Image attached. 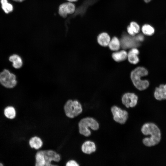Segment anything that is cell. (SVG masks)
Returning <instances> with one entry per match:
<instances>
[{
  "mask_svg": "<svg viewBox=\"0 0 166 166\" xmlns=\"http://www.w3.org/2000/svg\"><path fill=\"white\" fill-rule=\"evenodd\" d=\"M65 166H79L80 165L74 160L70 159L68 160L66 163Z\"/></svg>",
  "mask_w": 166,
  "mask_h": 166,
  "instance_id": "cell-24",
  "label": "cell"
},
{
  "mask_svg": "<svg viewBox=\"0 0 166 166\" xmlns=\"http://www.w3.org/2000/svg\"><path fill=\"white\" fill-rule=\"evenodd\" d=\"M3 165L2 164V163H0V166H3Z\"/></svg>",
  "mask_w": 166,
  "mask_h": 166,
  "instance_id": "cell-29",
  "label": "cell"
},
{
  "mask_svg": "<svg viewBox=\"0 0 166 166\" xmlns=\"http://www.w3.org/2000/svg\"><path fill=\"white\" fill-rule=\"evenodd\" d=\"M0 83L5 87L13 88L17 84L16 76L8 70L5 69L0 73Z\"/></svg>",
  "mask_w": 166,
  "mask_h": 166,
  "instance_id": "cell-5",
  "label": "cell"
},
{
  "mask_svg": "<svg viewBox=\"0 0 166 166\" xmlns=\"http://www.w3.org/2000/svg\"><path fill=\"white\" fill-rule=\"evenodd\" d=\"M122 43V45L123 47L124 48H127L130 47H133L136 46V45L134 42V40L131 39L125 38L124 39H123Z\"/></svg>",
  "mask_w": 166,
  "mask_h": 166,
  "instance_id": "cell-23",
  "label": "cell"
},
{
  "mask_svg": "<svg viewBox=\"0 0 166 166\" xmlns=\"http://www.w3.org/2000/svg\"><path fill=\"white\" fill-rule=\"evenodd\" d=\"M9 60L12 63L13 66L15 69H20L22 65V59L18 54H14L11 55L9 57Z\"/></svg>",
  "mask_w": 166,
  "mask_h": 166,
  "instance_id": "cell-14",
  "label": "cell"
},
{
  "mask_svg": "<svg viewBox=\"0 0 166 166\" xmlns=\"http://www.w3.org/2000/svg\"><path fill=\"white\" fill-rule=\"evenodd\" d=\"M68 1H69V2H75L77 1V0H67Z\"/></svg>",
  "mask_w": 166,
  "mask_h": 166,
  "instance_id": "cell-27",
  "label": "cell"
},
{
  "mask_svg": "<svg viewBox=\"0 0 166 166\" xmlns=\"http://www.w3.org/2000/svg\"><path fill=\"white\" fill-rule=\"evenodd\" d=\"M79 133L88 137L91 134L90 128L93 130H97L99 128V124L97 121L91 117H85L81 119L78 123Z\"/></svg>",
  "mask_w": 166,
  "mask_h": 166,
  "instance_id": "cell-3",
  "label": "cell"
},
{
  "mask_svg": "<svg viewBox=\"0 0 166 166\" xmlns=\"http://www.w3.org/2000/svg\"><path fill=\"white\" fill-rule=\"evenodd\" d=\"M63 108L65 115L70 118L77 117L82 113L83 110L81 103L77 100H68Z\"/></svg>",
  "mask_w": 166,
  "mask_h": 166,
  "instance_id": "cell-4",
  "label": "cell"
},
{
  "mask_svg": "<svg viewBox=\"0 0 166 166\" xmlns=\"http://www.w3.org/2000/svg\"><path fill=\"white\" fill-rule=\"evenodd\" d=\"M0 2L2 8L6 14H8L12 11L13 10V6L8 3L7 0H1Z\"/></svg>",
  "mask_w": 166,
  "mask_h": 166,
  "instance_id": "cell-20",
  "label": "cell"
},
{
  "mask_svg": "<svg viewBox=\"0 0 166 166\" xmlns=\"http://www.w3.org/2000/svg\"><path fill=\"white\" fill-rule=\"evenodd\" d=\"M138 97L135 94L126 93L124 94L122 97V104L127 108H133L137 104Z\"/></svg>",
  "mask_w": 166,
  "mask_h": 166,
  "instance_id": "cell-8",
  "label": "cell"
},
{
  "mask_svg": "<svg viewBox=\"0 0 166 166\" xmlns=\"http://www.w3.org/2000/svg\"><path fill=\"white\" fill-rule=\"evenodd\" d=\"M14 1L17 2H22L25 0H13Z\"/></svg>",
  "mask_w": 166,
  "mask_h": 166,
  "instance_id": "cell-26",
  "label": "cell"
},
{
  "mask_svg": "<svg viewBox=\"0 0 166 166\" xmlns=\"http://www.w3.org/2000/svg\"><path fill=\"white\" fill-rule=\"evenodd\" d=\"M148 70L143 67H138L134 69L131 73V78L135 86L138 90H143L147 89L149 85L148 81L142 79V77L148 75Z\"/></svg>",
  "mask_w": 166,
  "mask_h": 166,
  "instance_id": "cell-2",
  "label": "cell"
},
{
  "mask_svg": "<svg viewBox=\"0 0 166 166\" xmlns=\"http://www.w3.org/2000/svg\"><path fill=\"white\" fill-rule=\"evenodd\" d=\"M110 40V36L105 32L100 34L97 38V41L99 44L104 47L108 45Z\"/></svg>",
  "mask_w": 166,
  "mask_h": 166,
  "instance_id": "cell-16",
  "label": "cell"
},
{
  "mask_svg": "<svg viewBox=\"0 0 166 166\" xmlns=\"http://www.w3.org/2000/svg\"><path fill=\"white\" fill-rule=\"evenodd\" d=\"M81 149L83 153L90 155L96 151V147L94 142L91 140H87L82 143Z\"/></svg>",
  "mask_w": 166,
  "mask_h": 166,
  "instance_id": "cell-10",
  "label": "cell"
},
{
  "mask_svg": "<svg viewBox=\"0 0 166 166\" xmlns=\"http://www.w3.org/2000/svg\"><path fill=\"white\" fill-rule=\"evenodd\" d=\"M35 166H44L45 160L43 150H38L37 151L35 156Z\"/></svg>",
  "mask_w": 166,
  "mask_h": 166,
  "instance_id": "cell-15",
  "label": "cell"
},
{
  "mask_svg": "<svg viewBox=\"0 0 166 166\" xmlns=\"http://www.w3.org/2000/svg\"><path fill=\"white\" fill-rule=\"evenodd\" d=\"M108 46L111 50L115 51H117L120 48L121 42L117 37H114L110 40Z\"/></svg>",
  "mask_w": 166,
  "mask_h": 166,
  "instance_id": "cell-19",
  "label": "cell"
},
{
  "mask_svg": "<svg viewBox=\"0 0 166 166\" xmlns=\"http://www.w3.org/2000/svg\"><path fill=\"white\" fill-rule=\"evenodd\" d=\"M127 55V53L125 51L122 50L113 53L112 54V57L116 61L120 62L126 59Z\"/></svg>",
  "mask_w": 166,
  "mask_h": 166,
  "instance_id": "cell-17",
  "label": "cell"
},
{
  "mask_svg": "<svg viewBox=\"0 0 166 166\" xmlns=\"http://www.w3.org/2000/svg\"><path fill=\"white\" fill-rule=\"evenodd\" d=\"M45 160V166H58L57 163L60 161V155L52 149L43 150Z\"/></svg>",
  "mask_w": 166,
  "mask_h": 166,
  "instance_id": "cell-6",
  "label": "cell"
},
{
  "mask_svg": "<svg viewBox=\"0 0 166 166\" xmlns=\"http://www.w3.org/2000/svg\"><path fill=\"white\" fill-rule=\"evenodd\" d=\"M146 3L149 2L151 0H143Z\"/></svg>",
  "mask_w": 166,
  "mask_h": 166,
  "instance_id": "cell-28",
  "label": "cell"
},
{
  "mask_svg": "<svg viewBox=\"0 0 166 166\" xmlns=\"http://www.w3.org/2000/svg\"><path fill=\"white\" fill-rule=\"evenodd\" d=\"M75 5L69 2L61 4L59 8V13L60 16L63 18L66 17L67 14H72L75 10Z\"/></svg>",
  "mask_w": 166,
  "mask_h": 166,
  "instance_id": "cell-9",
  "label": "cell"
},
{
  "mask_svg": "<svg viewBox=\"0 0 166 166\" xmlns=\"http://www.w3.org/2000/svg\"><path fill=\"white\" fill-rule=\"evenodd\" d=\"M142 133L145 135H150L149 137H146L143 140V143L145 146L151 147L157 144L161 139V133L159 128L154 124L147 123L142 126L141 128Z\"/></svg>",
  "mask_w": 166,
  "mask_h": 166,
  "instance_id": "cell-1",
  "label": "cell"
},
{
  "mask_svg": "<svg viewBox=\"0 0 166 166\" xmlns=\"http://www.w3.org/2000/svg\"><path fill=\"white\" fill-rule=\"evenodd\" d=\"M139 53L138 50L136 48H133L128 52L127 57L129 61L133 64H136L139 61V59L138 56Z\"/></svg>",
  "mask_w": 166,
  "mask_h": 166,
  "instance_id": "cell-13",
  "label": "cell"
},
{
  "mask_svg": "<svg viewBox=\"0 0 166 166\" xmlns=\"http://www.w3.org/2000/svg\"><path fill=\"white\" fill-rule=\"evenodd\" d=\"M29 144L31 148L38 150L42 147L43 142L40 137L35 136L32 137L30 139Z\"/></svg>",
  "mask_w": 166,
  "mask_h": 166,
  "instance_id": "cell-12",
  "label": "cell"
},
{
  "mask_svg": "<svg viewBox=\"0 0 166 166\" xmlns=\"http://www.w3.org/2000/svg\"><path fill=\"white\" fill-rule=\"evenodd\" d=\"M127 31L130 35L134 36L140 31V26L136 22H132L130 23V25L127 27Z\"/></svg>",
  "mask_w": 166,
  "mask_h": 166,
  "instance_id": "cell-18",
  "label": "cell"
},
{
  "mask_svg": "<svg viewBox=\"0 0 166 166\" xmlns=\"http://www.w3.org/2000/svg\"><path fill=\"white\" fill-rule=\"evenodd\" d=\"M141 30L143 33L147 36H152L155 32L154 28L151 25L147 24L142 26Z\"/></svg>",
  "mask_w": 166,
  "mask_h": 166,
  "instance_id": "cell-21",
  "label": "cell"
},
{
  "mask_svg": "<svg viewBox=\"0 0 166 166\" xmlns=\"http://www.w3.org/2000/svg\"><path fill=\"white\" fill-rule=\"evenodd\" d=\"M111 111L113 119L116 122L121 124L125 123L128 117V113L126 111L113 106L111 108Z\"/></svg>",
  "mask_w": 166,
  "mask_h": 166,
  "instance_id": "cell-7",
  "label": "cell"
},
{
  "mask_svg": "<svg viewBox=\"0 0 166 166\" xmlns=\"http://www.w3.org/2000/svg\"><path fill=\"white\" fill-rule=\"evenodd\" d=\"M135 38L136 41H142L144 40V37L142 35L140 34L136 36Z\"/></svg>",
  "mask_w": 166,
  "mask_h": 166,
  "instance_id": "cell-25",
  "label": "cell"
},
{
  "mask_svg": "<svg viewBox=\"0 0 166 166\" xmlns=\"http://www.w3.org/2000/svg\"><path fill=\"white\" fill-rule=\"evenodd\" d=\"M5 116L7 118L12 119L14 118L16 115V111L14 108L12 106L6 107L4 111Z\"/></svg>",
  "mask_w": 166,
  "mask_h": 166,
  "instance_id": "cell-22",
  "label": "cell"
},
{
  "mask_svg": "<svg viewBox=\"0 0 166 166\" xmlns=\"http://www.w3.org/2000/svg\"><path fill=\"white\" fill-rule=\"evenodd\" d=\"M154 95L156 99L161 101L166 99V84H161L156 87Z\"/></svg>",
  "mask_w": 166,
  "mask_h": 166,
  "instance_id": "cell-11",
  "label": "cell"
}]
</instances>
